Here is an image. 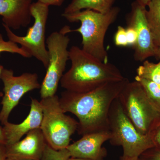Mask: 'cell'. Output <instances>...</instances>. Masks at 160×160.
<instances>
[{"label": "cell", "mask_w": 160, "mask_h": 160, "mask_svg": "<svg viewBox=\"0 0 160 160\" xmlns=\"http://www.w3.org/2000/svg\"><path fill=\"white\" fill-rule=\"evenodd\" d=\"M129 82L127 78L109 83L92 91L78 93L65 90L59 102L63 112H70L78 120L77 131L84 135L109 131V115L112 103Z\"/></svg>", "instance_id": "1"}, {"label": "cell", "mask_w": 160, "mask_h": 160, "mask_svg": "<svg viewBox=\"0 0 160 160\" xmlns=\"http://www.w3.org/2000/svg\"><path fill=\"white\" fill-rule=\"evenodd\" d=\"M69 53L71 67L60 82L66 90L78 93L88 92L125 78L113 64L102 62L77 46H72Z\"/></svg>", "instance_id": "2"}, {"label": "cell", "mask_w": 160, "mask_h": 160, "mask_svg": "<svg viewBox=\"0 0 160 160\" xmlns=\"http://www.w3.org/2000/svg\"><path fill=\"white\" fill-rule=\"evenodd\" d=\"M120 9L113 6L105 13L86 9L69 13H62L63 18L70 22H79L81 26L72 32H79L82 37L83 50L104 62H109L108 52L104 45L106 32L115 22Z\"/></svg>", "instance_id": "3"}, {"label": "cell", "mask_w": 160, "mask_h": 160, "mask_svg": "<svg viewBox=\"0 0 160 160\" xmlns=\"http://www.w3.org/2000/svg\"><path fill=\"white\" fill-rule=\"evenodd\" d=\"M118 98L124 112L141 134H152L160 127V105L148 96L137 81H129Z\"/></svg>", "instance_id": "4"}, {"label": "cell", "mask_w": 160, "mask_h": 160, "mask_svg": "<svg viewBox=\"0 0 160 160\" xmlns=\"http://www.w3.org/2000/svg\"><path fill=\"white\" fill-rule=\"evenodd\" d=\"M109 142L114 146H121L122 156L138 158L143 152L156 146L154 133L141 134L123 110L118 98L112 104L109 115Z\"/></svg>", "instance_id": "5"}, {"label": "cell", "mask_w": 160, "mask_h": 160, "mask_svg": "<svg viewBox=\"0 0 160 160\" xmlns=\"http://www.w3.org/2000/svg\"><path fill=\"white\" fill-rule=\"evenodd\" d=\"M40 102L43 111L40 128L47 144L56 150L66 149L72 136L77 130L78 122L65 114L56 94L42 98Z\"/></svg>", "instance_id": "6"}, {"label": "cell", "mask_w": 160, "mask_h": 160, "mask_svg": "<svg viewBox=\"0 0 160 160\" xmlns=\"http://www.w3.org/2000/svg\"><path fill=\"white\" fill-rule=\"evenodd\" d=\"M71 32L70 27L66 26L59 31L52 32L46 40L49 64L40 88L42 98L53 96L57 92L67 62L69 60L68 47L70 39L68 34Z\"/></svg>", "instance_id": "7"}, {"label": "cell", "mask_w": 160, "mask_h": 160, "mask_svg": "<svg viewBox=\"0 0 160 160\" xmlns=\"http://www.w3.org/2000/svg\"><path fill=\"white\" fill-rule=\"evenodd\" d=\"M30 12L34 18L33 25L29 28L25 36L15 34L8 26L3 24L9 41L19 44L21 47L42 63L47 69L49 56L46 48V23L49 13V6L39 2L32 4Z\"/></svg>", "instance_id": "8"}, {"label": "cell", "mask_w": 160, "mask_h": 160, "mask_svg": "<svg viewBox=\"0 0 160 160\" xmlns=\"http://www.w3.org/2000/svg\"><path fill=\"white\" fill-rule=\"evenodd\" d=\"M1 79L4 85L2 108L0 111V122L3 125L8 122L9 115L23 96L34 89H40L38 74L26 72L15 76L12 69L4 68Z\"/></svg>", "instance_id": "9"}, {"label": "cell", "mask_w": 160, "mask_h": 160, "mask_svg": "<svg viewBox=\"0 0 160 160\" xmlns=\"http://www.w3.org/2000/svg\"><path fill=\"white\" fill-rule=\"evenodd\" d=\"M146 6L135 0L132 3L131 11L126 17L127 26L134 28L137 33V42L133 48V57L137 62H142L156 55V46L146 18Z\"/></svg>", "instance_id": "10"}, {"label": "cell", "mask_w": 160, "mask_h": 160, "mask_svg": "<svg viewBox=\"0 0 160 160\" xmlns=\"http://www.w3.org/2000/svg\"><path fill=\"white\" fill-rule=\"evenodd\" d=\"M47 144L41 128L33 129L23 140L6 145V158L12 160H42Z\"/></svg>", "instance_id": "11"}, {"label": "cell", "mask_w": 160, "mask_h": 160, "mask_svg": "<svg viewBox=\"0 0 160 160\" xmlns=\"http://www.w3.org/2000/svg\"><path fill=\"white\" fill-rule=\"evenodd\" d=\"M111 137L109 131L84 135L67 147L70 157L94 160H104L107 155L104 143Z\"/></svg>", "instance_id": "12"}, {"label": "cell", "mask_w": 160, "mask_h": 160, "mask_svg": "<svg viewBox=\"0 0 160 160\" xmlns=\"http://www.w3.org/2000/svg\"><path fill=\"white\" fill-rule=\"evenodd\" d=\"M42 117V108L41 102L36 99L31 98L29 114L22 123L15 124L8 122L3 125L6 145L17 142L29 131L40 128Z\"/></svg>", "instance_id": "13"}, {"label": "cell", "mask_w": 160, "mask_h": 160, "mask_svg": "<svg viewBox=\"0 0 160 160\" xmlns=\"http://www.w3.org/2000/svg\"><path fill=\"white\" fill-rule=\"evenodd\" d=\"M33 0H0V16L3 24L14 30L27 27L31 20Z\"/></svg>", "instance_id": "14"}, {"label": "cell", "mask_w": 160, "mask_h": 160, "mask_svg": "<svg viewBox=\"0 0 160 160\" xmlns=\"http://www.w3.org/2000/svg\"><path fill=\"white\" fill-rule=\"evenodd\" d=\"M116 0H72L62 13L69 14L89 9L105 13L113 7Z\"/></svg>", "instance_id": "15"}, {"label": "cell", "mask_w": 160, "mask_h": 160, "mask_svg": "<svg viewBox=\"0 0 160 160\" xmlns=\"http://www.w3.org/2000/svg\"><path fill=\"white\" fill-rule=\"evenodd\" d=\"M146 15L155 45L160 47V0H150Z\"/></svg>", "instance_id": "16"}, {"label": "cell", "mask_w": 160, "mask_h": 160, "mask_svg": "<svg viewBox=\"0 0 160 160\" xmlns=\"http://www.w3.org/2000/svg\"><path fill=\"white\" fill-rule=\"evenodd\" d=\"M137 76L146 79L160 86V59L154 63L146 60L136 70Z\"/></svg>", "instance_id": "17"}, {"label": "cell", "mask_w": 160, "mask_h": 160, "mask_svg": "<svg viewBox=\"0 0 160 160\" xmlns=\"http://www.w3.org/2000/svg\"><path fill=\"white\" fill-rule=\"evenodd\" d=\"M135 80L141 84L146 93L152 100L160 105V86L146 79L136 76Z\"/></svg>", "instance_id": "18"}, {"label": "cell", "mask_w": 160, "mask_h": 160, "mask_svg": "<svg viewBox=\"0 0 160 160\" xmlns=\"http://www.w3.org/2000/svg\"><path fill=\"white\" fill-rule=\"evenodd\" d=\"M3 52L16 53L25 58L32 57L31 55L22 47H19L17 44L9 40L8 41H5L2 34H0V56Z\"/></svg>", "instance_id": "19"}, {"label": "cell", "mask_w": 160, "mask_h": 160, "mask_svg": "<svg viewBox=\"0 0 160 160\" xmlns=\"http://www.w3.org/2000/svg\"><path fill=\"white\" fill-rule=\"evenodd\" d=\"M70 157L67 149L56 150L47 144L42 160H68Z\"/></svg>", "instance_id": "20"}, {"label": "cell", "mask_w": 160, "mask_h": 160, "mask_svg": "<svg viewBox=\"0 0 160 160\" xmlns=\"http://www.w3.org/2000/svg\"><path fill=\"white\" fill-rule=\"evenodd\" d=\"M114 42L116 46L119 47L128 46L126 28L122 26H118L114 35Z\"/></svg>", "instance_id": "21"}, {"label": "cell", "mask_w": 160, "mask_h": 160, "mask_svg": "<svg viewBox=\"0 0 160 160\" xmlns=\"http://www.w3.org/2000/svg\"><path fill=\"white\" fill-rule=\"evenodd\" d=\"M126 31L128 46L133 48L137 42V33L134 28L131 26H127V28H126Z\"/></svg>", "instance_id": "22"}, {"label": "cell", "mask_w": 160, "mask_h": 160, "mask_svg": "<svg viewBox=\"0 0 160 160\" xmlns=\"http://www.w3.org/2000/svg\"><path fill=\"white\" fill-rule=\"evenodd\" d=\"M65 0H38L40 2L48 6H61Z\"/></svg>", "instance_id": "23"}, {"label": "cell", "mask_w": 160, "mask_h": 160, "mask_svg": "<svg viewBox=\"0 0 160 160\" xmlns=\"http://www.w3.org/2000/svg\"><path fill=\"white\" fill-rule=\"evenodd\" d=\"M6 158V145L0 143V160H5Z\"/></svg>", "instance_id": "24"}, {"label": "cell", "mask_w": 160, "mask_h": 160, "mask_svg": "<svg viewBox=\"0 0 160 160\" xmlns=\"http://www.w3.org/2000/svg\"><path fill=\"white\" fill-rule=\"evenodd\" d=\"M154 139L156 144L160 146V127L155 132Z\"/></svg>", "instance_id": "25"}, {"label": "cell", "mask_w": 160, "mask_h": 160, "mask_svg": "<svg viewBox=\"0 0 160 160\" xmlns=\"http://www.w3.org/2000/svg\"><path fill=\"white\" fill-rule=\"evenodd\" d=\"M3 96V92H0V98L2 97ZM0 143L6 145V141H5V137L3 133L2 127L0 126Z\"/></svg>", "instance_id": "26"}, {"label": "cell", "mask_w": 160, "mask_h": 160, "mask_svg": "<svg viewBox=\"0 0 160 160\" xmlns=\"http://www.w3.org/2000/svg\"><path fill=\"white\" fill-rule=\"evenodd\" d=\"M149 157V160H160V151L153 152Z\"/></svg>", "instance_id": "27"}, {"label": "cell", "mask_w": 160, "mask_h": 160, "mask_svg": "<svg viewBox=\"0 0 160 160\" xmlns=\"http://www.w3.org/2000/svg\"><path fill=\"white\" fill-rule=\"evenodd\" d=\"M120 160H140L139 158H129L125 157L122 156L120 158Z\"/></svg>", "instance_id": "28"}, {"label": "cell", "mask_w": 160, "mask_h": 160, "mask_svg": "<svg viewBox=\"0 0 160 160\" xmlns=\"http://www.w3.org/2000/svg\"><path fill=\"white\" fill-rule=\"evenodd\" d=\"M139 2L143 6H147L150 0H138Z\"/></svg>", "instance_id": "29"}, {"label": "cell", "mask_w": 160, "mask_h": 160, "mask_svg": "<svg viewBox=\"0 0 160 160\" xmlns=\"http://www.w3.org/2000/svg\"><path fill=\"white\" fill-rule=\"evenodd\" d=\"M155 57L157 58L158 59H160V47H158L157 48Z\"/></svg>", "instance_id": "30"}, {"label": "cell", "mask_w": 160, "mask_h": 160, "mask_svg": "<svg viewBox=\"0 0 160 160\" xmlns=\"http://www.w3.org/2000/svg\"><path fill=\"white\" fill-rule=\"evenodd\" d=\"M68 160H90V159H82L78 158H74L72 157H70Z\"/></svg>", "instance_id": "31"}, {"label": "cell", "mask_w": 160, "mask_h": 160, "mask_svg": "<svg viewBox=\"0 0 160 160\" xmlns=\"http://www.w3.org/2000/svg\"><path fill=\"white\" fill-rule=\"evenodd\" d=\"M4 67L2 65L0 64V79H1V75H2V72L3 69H4Z\"/></svg>", "instance_id": "32"}, {"label": "cell", "mask_w": 160, "mask_h": 160, "mask_svg": "<svg viewBox=\"0 0 160 160\" xmlns=\"http://www.w3.org/2000/svg\"><path fill=\"white\" fill-rule=\"evenodd\" d=\"M5 160H12L10 159H8V158H6V159H5Z\"/></svg>", "instance_id": "33"}]
</instances>
